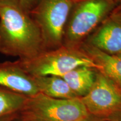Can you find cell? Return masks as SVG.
<instances>
[{
	"instance_id": "cell-13",
	"label": "cell",
	"mask_w": 121,
	"mask_h": 121,
	"mask_svg": "<svg viewBox=\"0 0 121 121\" xmlns=\"http://www.w3.org/2000/svg\"><path fill=\"white\" fill-rule=\"evenodd\" d=\"M40 1L41 0H19V6L24 11L29 14Z\"/></svg>"
},
{
	"instance_id": "cell-1",
	"label": "cell",
	"mask_w": 121,
	"mask_h": 121,
	"mask_svg": "<svg viewBox=\"0 0 121 121\" xmlns=\"http://www.w3.org/2000/svg\"><path fill=\"white\" fill-rule=\"evenodd\" d=\"M45 51L40 30L18 4L0 0V52L19 60Z\"/></svg>"
},
{
	"instance_id": "cell-9",
	"label": "cell",
	"mask_w": 121,
	"mask_h": 121,
	"mask_svg": "<svg viewBox=\"0 0 121 121\" xmlns=\"http://www.w3.org/2000/svg\"><path fill=\"white\" fill-rule=\"evenodd\" d=\"M79 48L98 66V71L121 87V54H109L86 43Z\"/></svg>"
},
{
	"instance_id": "cell-11",
	"label": "cell",
	"mask_w": 121,
	"mask_h": 121,
	"mask_svg": "<svg viewBox=\"0 0 121 121\" xmlns=\"http://www.w3.org/2000/svg\"><path fill=\"white\" fill-rule=\"evenodd\" d=\"M39 93L56 99H71L78 96L61 77H33Z\"/></svg>"
},
{
	"instance_id": "cell-20",
	"label": "cell",
	"mask_w": 121,
	"mask_h": 121,
	"mask_svg": "<svg viewBox=\"0 0 121 121\" xmlns=\"http://www.w3.org/2000/svg\"><path fill=\"white\" fill-rule=\"evenodd\" d=\"M116 1H117V2H118V4H119V2H120V1H121V0H116Z\"/></svg>"
},
{
	"instance_id": "cell-16",
	"label": "cell",
	"mask_w": 121,
	"mask_h": 121,
	"mask_svg": "<svg viewBox=\"0 0 121 121\" xmlns=\"http://www.w3.org/2000/svg\"><path fill=\"white\" fill-rule=\"evenodd\" d=\"M121 1L119 3L117 6L116 7L113 13H121Z\"/></svg>"
},
{
	"instance_id": "cell-10",
	"label": "cell",
	"mask_w": 121,
	"mask_h": 121,
	"mask_svg": "<svg viewBox=\"0 0 121 121\" xmlns=\"http://www.w3.org/2000/svg\"><path fill=\"white\" fill-rule=\"evenodd\" d=\"M96 69L80 66L61 76L73 93L78 98L85 96L93 87L96 78Z\"/></svg>"
},
{
	"instance_id": "cell-7",
	"label": "cell",
	"mask_w": 121,
	"mask_h": 121,
	"mask_svg": "<svg viewBox=\"0 0 121 121\" xmlns=\"http://www.w3.org/2000/svg\"><path fill=\"white\" fill-rule=\"evenodd\" d=\"M84 42L106 53L121 54V16L112 13Z\"/></svg>"
},
{
	"instance_id": "cell-15",
	"label": "cell",
	"mask_w": 121,
	"mask_h": 121,
	"mask_svg": "<svg viewBox=\"0 0 121 121\" xmlns=\"http://www.w3.org/2000/svg\"><path fill=\"white\" fill-rule=\"evenodd\" d=\"M17 114H15L5 116V117H4L1 118H0V121H11Z\"/></svg>"
},
{
	"instance_id": "cell-21",
	"label": "cell",
	"mask_w": 121,
	"mask_h": 121,
	"mask_svg": "<svg viewBox=\"0 0 121 121\" xmlns=\"http://www.w3.org/2000/svg\"></svg>"
},
{
	"instance_id": "cell-8",
	"label": "cell",
	"mask_w": 121,
	"mask_h": 121,
	"mask_svg": "<svg viewBox=\"0 0 121 121\" xmlns=\"http://www.w3.org/2000/svg\"><path fill=\"white\" fill-rule=\"evenodd\" d=\"M0 87L28 97L39 93L33 77L24 71L16 61L0 63Z\"/></svg>"
},
{
	"instance_id": "cell-3",
	"label": "cell",
	"mask_w": 121,
	"mask_h": 121,
	"mask_svg": "<svg viewBox=\"0 0 121 121\" xmlns=\"http://www.w3.org/2000/svg\"><path fill=\"white\" fill-rule=\"evenodd\" d=\"M17 64L32 77H61L80 66H87L98 70V66L79 48L62 46L44 51L33 58L19 60Z\"/></svg>"
},
{
	"instance_id": "cell-6",
	"label": "cell",
	"mask_w": 121,
	"mask_h": 121,
	"mask_svg": "<svg viewBox=\"0 0 121 121\" xmlns=\"http://www.w3.org/2000/svg\"><path fill=\"white\" fill-rule=\"evenodd\" d=\"M89 114L99 118L121 116V87L96 72L93 87L80 98Z\"/></svg>"
},
{
	"instance_id": "cell-5",
	"label": "cell",
	"mask_w": 121,
	"mask_h": 121,
	"mask_svg": "<svg viewBox=\"0 0 121 121\" xmlns=\"http://www.w3.org/2000/svg\"><path fill=\"white\" fill-rule=\"evenodd\" d=\"M73 5L72 0H41L30 13L41 33L45 51L63 45L65 27Z\"/></svg>"
},
{
	"instance_id": "cell-2",
	"label": "cell",
	"mask_w": 121,
	"mask_h": 121,
	"mask_svg": "<svg viewBox=\"0 0 121 121\" xmlns=\"http://www.w3.org/2000/svg\"><path fill=\"white\" fill-rule=\"evenodd\" d=\"M118 4L116 0H83L74 3L65 27L63 45L79 48Z\"/></svg>"
},
{
	"instance_id": "cell-18",
	"label": "cell",
	"mask_w": 121,
	"mask_h": 121,
	"mask_svg": "<svg viewBox=\"0 0 121 121\" xmlns=\"http://www.w3.org/2000/svg\"><path fill=\"white\" fill-rule=\"evenodd\" d=\"M72 2L74 3H76V2H80V1H83V0H72Z\"/></svg>"
},
{
	"instance_id": "cell-17",
	"label": "cell",
	"mask_w": 121,
	"mask_h": 121,
	"mask_svg": "<svg viewBox=\"0 0 121 121\" xmlns=\"http://www.w3.org/2000/svg\"><path fill=\"white\" fill-rule=\"evenodd\" d=\"M3 1H7V2L13 3V4H19V0H3Z\"/></svg>"
},
{
	"instance_id": "cell-4",
	"label": "cell",
	"mask_w": 121,
	"mask_h": 121,
	"mask_svg": "<svg viewBox=\"0 0 121 121\" xmlns=\"http://www.w3.org/2000/svg\"><path fill=\"white\" fill-rule=\"evenodd\" d=\"M17 114L37 121H89L90 116L80 98L56 99L40 93L28 97Z\"/></svg>"
},
{
	"instance_id": "cell-14",
	"label": "cell",
	"mask_w": 121,
	"mask_h": 121,
	"mask_svg": "<svg viewBox=\"0 0 121 121\" xmlns=\"http://www.w3.org/2000/svg\"><path fill=\"white\" fill-rule=\"evenodd\" d=\"M11 121H37L24 118L20 117V116H19V115L17 114L13 119H12Z\"/></svg>"
},
{
	"instance_id": "cell-12",
	"label": "cell",
	"mask_w": 121,
	"mask_h": 121,
	"mask_svg": "<svg viewBox=\"0 0 121 121\" xmlns=\"http://www.w3.org/2000/svg\"><path fill=\"white\" fill-rule=\"evenodd\" d=\"M27 98L24 95L0 87V118L19 113Z\"/></svg>"
},
{
	"instance_id": "cell-19",
	"label": "cell",
	"mask_w": 121,
	"mask_h": 121,
	"mask_svg": "<svg viewBox=\"0 0 121 121\" xmlns=\"http://www.w3.org/2000/svg\"><path fill=\"white\" fill-rule=\"evenodd\" d=\"M117 13V14H118L119 15H120L121 16V13Z\"/></svg>"
}]
</instances>
